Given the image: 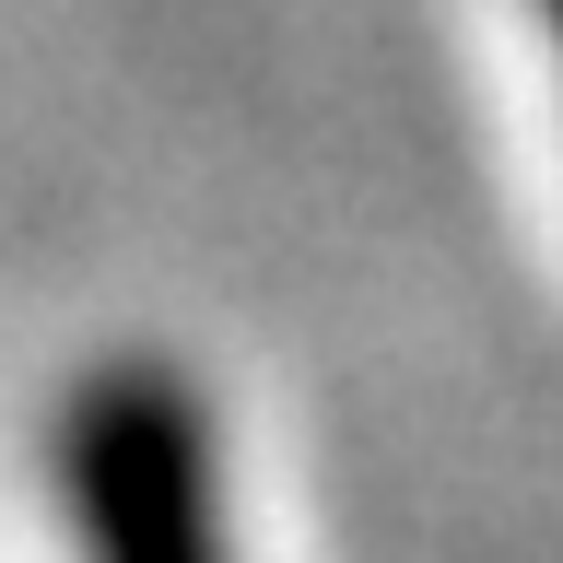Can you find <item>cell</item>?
Segmentation results:
<instances>
[{
    "instance_id": "obj_1",
    "label": "cell",
    "mask_w": 563,
    "mask_h": 563,
    "mask_svg": "<svg viewBox=\"0 0 563 563\" xmlns=\"http://www.w3.org/2000/svg\"><path fill=\"white\" fill-rule=\"evenodd\" d=\"M59 493L82 528V563H235L223 482H211V422L165 364H106L70 399Z\"/></svg>"
},
{
    "instance_id": "obj_2",
    "label": "cell",
    "mask_w": 563,
    "mask_h": 563,
    "mask_svg": "<svg viewBox=\"0 0 563 563\" xmlns=\"http://www.w3.org/2000/svg\"><path fill=\"white\" fill-rule=\"evenodd\" d=\"M552 35H563V0H552Z\"/></svg>"
}]
</instances>
